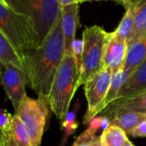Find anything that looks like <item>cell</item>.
I'll use <instances>...</instances> for the list:
<instances>
[{
    "instance_id": "obj_1",
    "label": "cell",
    "mask_w": 146,
    "mask_h": 146,
    "mask_svg": "<svg viewBox=\"0 0 146 146\" xmlns=\"http://www.w3.org/2000/svg\"><path fill=\"white\" fill-rule=\"evenodd\" d=\"M65 54L61 17L43 43L22 57L29 87L38 97L48 99L52 81Z\"/></svg>"
},
{
    "instance_id": "obj_2",
    "label": "cell",
    "mask_w": 146,
    "mask_h": 146,
    "mask_svg": "<svg viewBox=\"0 0 146 146\" xmlns=\"http://www.w3.org/2000/svg\"><path fill=\"white\" fill-rule=\"evenodd\" d=\"M81 67L73 54H64L52 81L48 101L51 111L59 119L66 117L70 104L79 88Z\"/></svg>"
},
{
    "instance_id": "obj_3",
    "label": "cell",
    "mask_w": 146,
    "mask_h": 146,
    "mask_svg": "<svg viewBox=\"0 0 146 146\" xmlns=\"http://www.w3.org/2000/svg\"><path fill=\"white\" fill-rule=\"evenodd\" d=\"M0 30L11 41L21 58L24 53L39 47L40 40L34 22L0 2Z\"/></svg>"
},
{
    "instance_id": "obj_4",
    "label": "cell",
    "mask_w": 146,
    "mask_h": 146,
    "mask_svg": "<svg viewBox=\"0 0 146 146\" xmlns=\"http://www.w3.org/2000/svg\"><path fill=\"white\" fill-rule=\"evenodd\" d=\"M5 2L10 8L34 22L40 45L61 17V6L57 0H5Z\"/></svg>"
},
{
    "instance_id": "obj_5",
    "label": "cell",
    "mask_w": 146,
    "mask_h": 146,
    "mask_svg": "<svg viewBox=\"0 0 146 146\" xmlns=\"http://www.w3.org/2000/svg\"><path fill=\"white\" fill-rule=\"evenodd\" d=\"M109 33L102 27L94 25L83 33L84 49L81 58L79 86L84 84L103 67V58Z\"/></svg>"
},
{
    "instance_id": "obj_6",
    "label": "cell",
    "mask_w": 146,
    "mask_h": 146,
    "mask_svg": "<svg viewBox=\"0 0 146 146\" xmlns=\"http://www.w3.org/2000/svg\"><path fill=\"white\" fill-rule=\"evenodd\" d=\"M49 109L51 110L48 99L43 97L34 99L26 95L16 111L15 114L28 131L32 146L40 145L49 117Z\"/></svg>"
},
{
    "instance_id": "obj_7",
    "label": "cell",
    "mask_w": 146,
    "mask_h": 146,
    "mask_svg": "<svg viewBox=\"0 0 146 146\" xmlns=\"http://www.w3.org/2000/svg\"><path fill=\"white\" fill-rule=\"evenodd\" d=\"M113 70L103 67L84 84V92L88 103L84 123L90 122L104 110V102L110 86Z\"/></svg>"
},
{
    "instance_id": "obj_8",
    "label": "cell",
    "mask_w": 146,
    "mask_h": 146,
    "mask_svg": "<svg viewBox=\"0 0 146 146\" xmlns=\"http://www.w3.org/2000/svg\"><path fill=\"white\" fill-rule=\"evenodd\" d=\"M0 83L16 112L27 95L26 86L29 85V79L26 72L16 65L5 64L0 73Z\"/></svg>"
},
{
    "instance_id": "obj_9",
    "label": "cell",
    "mask_w": 146,
    "mask_h": 146,
    "mask_svg": "<svg viewBox=\"0 0 146 146\" xmlns=\"http://www.w3.org/2000/svg\"><path fill=\"white\" fill-rule=\"evenodd\" d=\"M127 50V40L114 36L112 32L109 33L108 40L107 41L104 52L103 67L112 70L113 72L122 69L126 57Z\"/></svg>"
},
{
    "instance_id": "obj_10",
    "label": "cell",
    "mask_w": 146,
    "mask_h": 146,
    "mask_svg": "<svg viewBox=\"0 0 146 146\" xmlns=\"http://www.w3.org/2000/svg\"><path fill=\"white\" fill-rule=\"evenodd\" d=\"M79 5L77 4L61 8V28L64 39L65 54H72V46L79 27Z\"/></svg>"
},
{
    "instance_id": "obj_11",
    "label": "cell",
    "mask_w": 146,
    "mask_h": 146,
    "mask_svg": "<svg viewBox=\"0 0 146 146\" xmlns=\"http://www.w3.org/2000/svg\"><path fill=\"white\" fill-rule=\"evenodd\" d=\"M124 8H130L134 15V29L128 45L146 36V0H118Z\"/></svg>"
},
{
    "instance_id": "obj_12",
    "label": "cell",
    "mask_w": 146,
    "mask_h": 146,
    "mask_svg": "<svg viewBox=\"0 0 146 146\" xmlns=\"http://www.w3.org/2000/svg\"><path fill=\"white\" fill-rule=\"evenodd\" d=\"M0 143L1 146H32L24 124L16 114L11 126L0 132Z\"/></svg>"
},
{
    "instance_id": "obj_13",
    "label": "cell",
    "mask_w": 146,
    "mask_h": 146,
    "mask_svg": "<svg viewBox=\"0 0 146 146\" xmlns=\"http://www.w3.org/2000/svg\"><path fill=\"white\" fill-rule=\"evenodd\" d=\"M146 90V59L129 76L119 94L118 99L129 98Z\"/></svg>"
},
{
    "instance_id": "obj_14",
    "label": "cell",
    "mask_w": 146,
    "mask_h": 146,
    "mask_svg": "<svg viewBox=\"0 0 146 146\" xmlns=\"http://www.w3.org/2000/svg\"><path fill=\"white\" fill-rule=\"evenodd\" d=\"M108 113L112 115V125H116L120 127L126 134H130L131 130L141 121L146 119V114L137 113L129 109L119 108L109 109Z\"/></svg>"
},
{
    "instance_id": "obj_15",
    "label": "cell",
    "mask_w": 146,
    "mask_h": 146,
    "mask_svg": "<svg viewBox=\"0 0 146 146\" xmlns=\"http://www.w3.org/2000/svg\"><path fill=\"white\" fill-rule=\"evenodd\" d=\"M146 59V36L138 39L137 40L128 45V50L125 63L123 65V71L129 78V76Z\"/></svg>"
},
{
    "instance_id": "obj_16",
    "label": "cell",
    "mask_w": 146,
    "mask_h": 146,
    "mask_svg": "<svg viewBox=\"0 0 146 146\" xmlns=\"http://www.w3.org/2000/svg\"><path fill=\"white\" fill-rule=\"evenodd\" d=\"M0 59L5 64H13L23 70L22 58L8 38L0 30Z\"/></svg>"
},
{
    "instance_id": "obj_17",
    "label": "cell",
    "mask_w": 146,
    "mask_h": 146,
    "mask_svg": "<svg viewBox=\"0 0 146 146\" xmlns=\"http://www.w3.org/2000/svg\"><path fill=\"white\" fill-rule=\"evenodd\" d=\"M119 108L146 114V90L132 97L118 99L110 104L107 108L113 109Z\"/></svg>"
},
{
    "instance_id": "obj_18",
    "label": "cell",
    "mask_w": 146,
    "mask_h": 146,
    "mask_svg": "<svg viewBox=\"0 0 146 146\" xmlns=\"http://www.w3.org/2000/svg\"><path fill=\"white\" fill-rule=\"evenodd\" d=\"M127 134L118 125H109L100 136L102 146H123Z\"/></svg>"
},
{
    "instance_id": "obj_19",
    "label": "cell",
    "mask_w": 146,
    "mask_h": 146,
    "mask_svg": "<svg viewBox=\"0 0 146 146\" xmlns=\"http://www.w3.org/2000/svg\"><path fill=\"white\" fill-rule=\"evenodd\" d=\"M127 79H128V77L125 74L123 69H119V70L113 73L110 86H109L108 95L104 102V110L110 104H112L116 100H118L120 90L123 87V85L125 84Z\"/></svg>"
},
{
    "instance_id": "obj_20",
    "label": "cell",
    "mask_w": 146,
    "mask_h": 146,
    "mask_svg": "<svg viewBox=\"0 0 146 146\" xmlns=\"http://www.w3.org/2000/svg\"><path fill=\"white\" fill-rule=\"evenodd\" d=\"M125 11L122 20L112 34L119 39L127 40L128 42L134 29V15L130 8H125Z\"/></svg>"
},
{
    "instance_id": "obj_21",
    "label": "cell",
    "mask_w": 146,
    "mask_h": 146,
    "mask_svg": "<svg viewBox=\"0 0 146 146\" xmlns=\"http://www.w3.org/2000/svg\"><path fill=\"white\" fill-rule=\"evenodd\" d=\"M72 146H102V144L100 137H96L93 133L87 135L86 132L82 134Z\"/></svg>"
},
{
    "instance_id": "obj_22",
    "label": "cell",
    "mask_w": 146,
    "mask_h": 146,
    "mask_svg": "<svg viewBox=\"0 0 146 146\" xmlns=\"http://www.w3.org/2000/svg\"><path fill=\"white\" fill-rule=\"evenodd\" d=\"M14 120V115H11L6 109L0 108V132L9 129Z\"/></svg>"
},
{
    "instance_id": "obj_23",
    "label": "cell",
    "mask_w": 146,
    "mask_h": 146,
    "mask_svg": "<svg viewBox=\"0 0 146 146\" xmlns=\"http://www.w3.org/2000/svg\"><path fill=\"white\" fill-rule=\"evenodd\" d=\"M130 135L132 137H146V119L138 123L131 130Z\"/></svg>"
},
{
    "instance_id": "obj_24",
    "label": "cell",
    "mask_w": 146,
    "mask_h": 146,
    "mask_svg": "<svg viewBox=\"0 0 146 146\" xmlns=\"http://www.w3.org/2000/svg\"><path fill=\"white\" fill-rule=\"evenodd\" d=\"M57 2L58 3V5L62 7H65V6H70V5H80L79 4V0H57Z\"/></svg>"
},
{
    "instance_id": "obj_25",
    "label": "cell",
    "mask_w": 146,
    "mask_h": 146,
    "mask_svg": "<svg viewBox=\"0 0 146 146\" xmlns=\"http://www.w3.org/2000/svg\"><path fill=\"white\" fill-rule=\"evenodd\" d=\"M88 1H113V2H116L118 0H79V4H82V3H84V2H88Z\"/></svg>"
},
{
    "instance_id": "obj_26",
    "label": "cell",
    "mask_w": 146,
    "mask_h": 146,
    "mask_svg": "<svg viewBox=\"0 0 146 146\" xmlns=\"http://www.w3.org/2000/svg\"><path fill=\"white\" fill-rule=\"evenodd\" d=\"M123 146H135V145H134V144H133V143H132L129 139H127V140L125 142V143H124V145H123Z\"/></svg>"
},
{
    "instance_id": "obj_27",
    "label": "cell",
    "mask_w": 146,
    "mask_h": 146,
    "mask_svg": "<svg viewBox=\"0 0 146 146\" xmlns=\"http://www.w3.org/2000/svg\"><path fill=\"white\" fill-rule=\"evenodd\" d=\"M5 66V64L1 59H0V73H1V72L3 71V70H4Z\"/></svg>"
},
{
    "instance_id": "obj_28",
    "label": "cell",
    "mask_w": 146,
    "mask_h": 146,
    "mask_svg": "<svg viewBox=\"0 0 146 146\" xmlns=\"http://www.w3.org/2000/svg\"><path fill=\"white\" fill-rule=\"evenodd\" d=\"M0 2H1V3H3V4H5V0H0ZM6 5V4H5Z\"/></svg>"
},
{
    "instance_id": "obj_29",
    "label": "cell",
    "mask_w": 146,
    "mask_h": 146,
    "mask_svg": "<svg viewBox=\"0 0 146 146\" xmlns=\"http://www.w3.org/2000/svg\"><path fill=\"white\" fill-rule=\"evenodd\" d=\"M0 146H1V143H0Z\"/></svg>"
}]
</instances>
